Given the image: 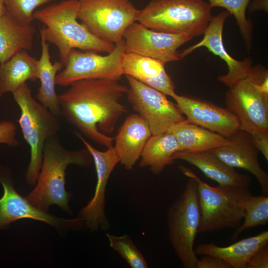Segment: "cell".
<instances>
[{"mask_svg":"<svg viewBox=\"0 0 268 268\" xmlns=\"http://www.w3.org/2000/svg\"><path fill=\"white\" fill-rule=\"evenodd\" d=\"M110 246L118 253L132 268H147L143 256L128 235L115 236L106 233Z\"/></svg>","mask_w":268,"mask_h":268,"instance_id":"obj_29","label":"cell"},{"mask_svg":"<svg viewBox=\"0 0 268 268\" xmlns=\"http://www.w3.org/2000/svg\"><path fill=\"white\" fill-rule=\"evenodd\" d=\"M56 0H4L5 9L13 17L24 23L31 24L34 12L39 6Z\"/></svg>","mask_w":268,"mask_h":268,"instance_id":"obj_30","label":"cell"},{"mask_svg":"<svg viewBox=\"0 0 268 268\" xmlns=\"http://www.w3.org/2000/svg\"><path fill=\"white\" fill-rule=\"evenodd\" d=\"M181 172L196 182L201 212L198 234L235 228L241 224L246 202L252 195L249 187H213L202 181L192 170L179 166Z\"/></svg>","mask_w":268,"mask_h":268,"instance_id":"obj_4","label":"cell"},{"mask_svg":"<svg viewBox=\"0 0 268 268\" xmlns=\"http://www.w3.org/2000/svg\"><path fill=\"white\" fill-rule=\"evenodd\" d=\"M78 0H63L34 12V19L45 25L40 29V35L58 48L64 66L73 49L107 54L115 47V44L97 37L78 22Z\"/></svg>","mask_w":268,"mask_h":268,"instance_id":"obj_3","label":"cell"},{"mask_svg":"<svg viewBox=\"0 0 268 268\" xmlns=\"http://www.w3.org/2000/svg\"><path fill=\"white\" fill-rule=\"evenodd\" d=\"M228 143L210 151L228 166L244 169L256 177L262 194H268V174L258 160L259 151L247 132L239 129L230 136Z\"/></svg>","mask_w":268,"mask_h":268,"instance_id":"obj_17","label":"cell"},{"mask_svg":"<svg viewBox=\"0 0 268 268\" xmlns=\"http://www.w3.org/2000/svg\"><path fill=\"white\" fill-rule=\"evenodd\" d=\"M225 104L237 117L240 129L249 134L268 131V95L260 92L248 75L229 87Z\"/></svg>","mask_w":268,"mask_h":268,"instance_id":"obj_13","label":"cell"},{"mask_svg":"<svg viewBox=\"0 0 268 268\" xmlns=\"http://www.w3.org/2000/svg\"><path fill=\"white\" fill-rule=\"evenodd\" d=\"M178 151V143L171 132L152 135L141 153L140 166L159 174L166 166L174 163L173 156Z\"/></svg>","mask_w":268,"mask_h":268,"instance_id":"obj_26","label":"cell"},{"mask_svg":"<svg viewBox=\"0 0 268 268\" xmlns=\"http://www.w3.org/2000/svg\"><path fill=\"white\" fill-rule=\"evenodd\" d=\"M12 94L20 110L18 123L30 150L25 179L33 186L36 183L41 169L45 142L58 134L61 124L59 117L33 97L26 82Z\"/></svg>","mask_w":268,"mask_h":268,"instance_id":"obj_6","label":"cell"},{"mask_svg":"<svg viewBox=\"0 0 268 268\" xmlns=\"http://www.w3.org/2000/svg\"><path fill=\"white\" fill-rule=\"evenodd\" d=\"M243 222L233 233L232 240H235L239 235L249 229L266 225L268 222V197L262 194L258 196H250L244 208Z\"/></svg>","mask_w":268,"mask_h":268,"instance_id":"obj_27","label":"cell"},{"mask_svg":"<svg viewBox=\"0 0 268 268\" xmlns=\"http://www.w3.org/2000/svg\"><path fill=\"white\" fill-rule=\"evenodd\" d=\"M196 268H232L225 261L215 256L203 255L197 261Z\"/></svg>","mask_w":268,"mask_h":268,"instance_id":"obj_33","label":"cell"},{"mask_svg":"<svg viewBox=\"0 0 268 268\" xmlns=\"http://www.w3.org/2000/svg\"><path fill=\"white\" fill-rule=\"evenodd\" d=\"M168 132L175 137L179 151L193 152L208 151L229 142L227 137L190 123L187 120L175 125Z\"/></svg>","mask_w":268,"mask_h":268,"instance_id":"obj_24","label":"cell"},{"mask_svg":"<svg viewBox=\"0 0 268 268\" xmlns=\"http://www.w3.org/2000/svg\"><path fill=\"white\" fill-rule=\"evenodd\" d=\"M172 98L187 121L228 137L240 129L237 117L227 108L196 97L175 94Z\"/></svg>","mask_w":268,"mask_h":268,"instance_id":"obj_16","label":"cell"},{"mask_svg":"<svg viewBox=\"0 0 268 268\" xmlns=\"http://www.w3.org/2000/svg\"><path fill=\"white\" fill-rule=\"evenodd\" d=\"M35 32L32 23L17 20L5 10L0 17V64L21 51L31 50Z\"/></svg>","mask_w":268,"mask_h":268,"instance_id":"obj_22","label":"cell"},{"mask_svg":"<svg viewBox=\"0 0 268 268\" xmlns=\"http://www.w3.org/2000/svg\"><path fill=\"white\" fill-rule=\"evenodd\" d=\"M59 95L61 116L82 134L107 148L114 138L112 133L118 119L127 112L121 102L128 87L118 80L84 79L73 82Z\"/></svg>","mask_w":268,"mask_h":268,"instance_id":"obj_1","label":"cell"},{"mask_svg":"<svg viewBox=\"0 0 268 268\" xmlns=\"http://www.w3.org/2000/svg\"><path fill=\"white\" fill-rule=\"evenodd\" d=\"M0 143L12 147L19 145L16 138V127L12 122L3 121L0 122Z\"/></svg>","mask_w":268,"mask_h":268,"instance_id":"obj_31","label":"cell"},{"mask_svg":"<svg viewBox=\"0 0 268 268\" xmlns=\"http://www.w3.org/2000/svg\"><path fill=\"white\" fill-rule=\"evenodd\" d=\"M93 161L88 149L69 150L63 146L57 134L46 141L41 169L34 189L26 197L36 208L48 212L56 204L71 214L69 202L72 195L65 188L66 172L70 164L88 167Z\"/></svg>","mask_w":268,"mask_h":268,"instance_id":"obj_2","label":"cell"},{"mask_svg":"<svg viewBox=\"0 0 268 268\" xmlns=\"http://www.w3.org/2000/svg\"><path fill=\"white\" fill-rule=\"evenodd\" d=\"M41 36V54L38 60V79L40 85L36 95V99L54 115L61 116L59 95L55 90L56 78L64 65L61 61L52 63L47 42Z\"/></svg>","mask_w":268,"mask_h":268,"instance_id":"obj_25","label":"cell"},{"mask_svg":"<svg viewBox=\"0 0 268 268\" xmlns=\"http://www.w3.org/2000/svg\"><path fill=\"white\" fill-rule=\"evenodd\" d=\"M73 133L90 153L97 174V184L93 197L81 209L77 217L91 231L108 230L110 224L105 213V191L109 177L119 163V157L113 146L101 151L93 147L79 132Z\"/></svg>","mask_w":268,"mask_h":268,"instance_id":"obj_11","label":"cell"},{"mask_svg":"<svg viewBox=\"0 0 268 268\" xmlns=\"http://www.w3.org/2000/svg\"><path fill=\"white\" fill-rule=\"evenodd\" d=\"M180 197L168 207L167 220L172 247L183 267L196 268L194 244L201 220L197 182L189 178Z\"/></svg>","mask_w":268,"mask_h":268,"instance_id":"obj_7","label":"cell"},{"mask_svg":"<svg viewBox=\"0 0 268 268\" xmlns=\"http://www.w3.org/2000/svg\"><path fill=\"white\" fill-rule=\"evenodd\" d=\"M78 19L93 35L116 44L137 21L139 10L129 0H78Z\"/></svg>","mask_w":268,"mask_h":268,"instance_id":"obj_8","label":"cell"},{"mask_svg":"<svg viewBox=\"0 0 268 268\" xmlns=\"http://www.w3.org/2000/svg\"><path fill=\"white\" fill-rule=\"evenodd\" d=\"M125 53L123 40L116 44L112 51L106 55L73 49L68 54L65 67L58 73L56 84L67 86L84 79L119 80L124 75L123 61Z\"/></svg>","mask_w":268,"mask_h":268,"instance_id":"obj_9","label":"cell"},{"mask_svg":"<svg viewBox=\"0 0 268 268\" xmlns=\"http://www.w3.org/2000/svg\"><path fill=\"white\" fill-rule=\"evenodd\" d=\"M230 15L228 11L224 10L212 16L203 34L202 39L179 53L181 60L197 49L204 47L214 55L219 56L227 64L228 72L225 75L219 76L218 80L228 87L247 77L252 67V62L250 58L237 61L227 53L224 47L223 28L226 19Z\"/></svg>","mask_w":268,"mask_h":268,"instance_id":"obj_15","label":"cell"},{"mask_svg":"<svg viewBox=\"0 0 268 268\" xmlns=\"http://www.w3.org/2000/svg\"><path fill=\"white\" fill-rule=\"evenodd\" d=\"M129 87L127 92L133 109L148 124L152 135L168 132L186 119L176 103L166 95L134 78L126 75Z\"/></svg>","mask_w":268,"mask_h":268,"instance_id":"obj_10","label":"cell"},{"mask_svg":"<svg viewBox=\"0 0 268 268\" xmlns=\"http://www.w3.org/2000/svg\"><path fill=\"white\" fill-rule=\"evenodd\" d=\"M165 64L157 59L125 52L123 61L124 75L172 97L176 94L175 87L165 70Z\"/></svg>","mask_w":268,"mask_h":268,"instance_id":"obj_19","label":"cell"},{"mask_svg":"<svg viewBox=\"0 0 268 268\" xmlns=\"http://www.w3.org/2000/svg\"><path fill=\"white\" fill-rule=\"evenodd\" d=\"M5 10L4 0H0V17L5 12Z\"/></svg>","mask_w":268,"mask_h":268,"instance_id":"obj_36","label":"cell"},{"mask_svg":"<svg viewBox=\"0 0 268 268\" xmlns=\"http://www.w3.org/2000/svg\"><path fill=\"white\" fill-rule=\"evenodd\" d=\"M193 37L186 34L157 31L136 21L126 30L123 37L126 53L138 54L165 63L179 61L177 50Z\"/></svg>","mask_w":268,"mask_h":268,"instance_id":"obj_12","label":"cell"},{"mask_svg":"<svg viewBox=\"0 0 268 268\" xmlns=\"http://www.w3.org/2000/svg\"><path fill=\"white\" fill-rule=\"evenodd\" d=\"M268 244L259 249L251 257L246 265V268H268Z\"/></svg>","mask_w":268,"mask_h":268,"instance_id":"obj_32","label":"cell"},{"mask_svg":"<svg viewBox=\"0 0 268 268\" xmlns=\"http://www.w3.org/2000/svg\"><path fill=\"white\" fill-rule=\"evenodd\" d=\"M268 244V231L242 239L226 247L213 243L200 244L194 249L197 255H211L227 262L232 268H246L251 257Z\"/></svg>","mask_w":268,"mask_h":268,"instance_id":"obj_21","label":"cell"},{"mask_svg":"<svg viewBox=\"0 0 268 268\" xmlns=\"http://www.w3.org/2000/svg\"><path fill=\"white\" fill-rule=\"evenodd\" d=\"M253 143L265 159L268 160V131H259L250 134Z\"/></svg>","mask_w":268,"mask_h":268,"instance_id":"obj_34","label":"cell"},{"mask_svg":"<svg viewBox=\"0 0 268 268\" xmlns=\"http://www.w3.org/2000/svg\"><path fill=\"white\" fill-rule=\"evenodd\" d=\"M211 9L203 0H151L139 10L137 21L155 31L194 38L203 34Z\"/></svg>","mask_w":268,"mask_h":268,"instance_id":"obj_5","label":"cell"},{"mask_svg":"<svg viewBox=\"0 0 268 268\" xmlns=\"http://www.w3.org/2000/svg\"><path fill=\"white\" fill-rule=\"evenodd\" d=\"M152 133L148 124L137 114L129 116L114 138V149L121 163L126 169L132 170Z\"/></svg>","mask_w":268,"mask_h":268,"instance_id":"obj_18","label":"cell"},{"mask_svg":"<svg viewBox=\"0 0 268 268\" xmlns=\"http://www.w3.org/2000/svg\"><path fill=\"white\" fill-rule=\"evenodd\" d=\"M38 79V60L21 51L0 64V98L12 93L28 80Z\"/></svg>","mask_w":268,"mask_h":268,"instance_id":"obj_23","label":"cell"},{"mask_svg":"<svg viewBox=\"0 0 268 268\" xmlns=\"http://www.w3.org/2000/svg\"><path fill=\"white\" fill-rule=\"evenodd\" d=\"M211 8L221 7L235 17L241 34L248 47L251 46L252 26L246 15L250 0H207Z\"/></svg>","mask_w":268,"mask_h":268,"instance_id":"obj_28","label":"cell"},{"mask_svg":"<svg viewBox=\"0 0 268 268\" xmlns=\"http://www.w3.org/2000/svg\"><path fill=\"white\" fill-rule=\"evenodd\" d=\"M0 182L3 188V194L0 199V229L24 218L42 221L61 231L78 229L83 226L84 223L78 217L65 219L36 208L16 191L9 177L0 174Z\"/></svg>","mask_w":268,"mask_h":268,"instance_id":"obj_14","label":"cell"},{"mask_svg":"<svg viewBox=\"0 0 268 268\" xmlns=\"http://www.w3.org/2000/svg\"><path fill=\"white\" fill-rule=\"evenodd\" d=\"M264 10L268 11V0H253L249 11Z\"/></svg>","mask_w":268,"mask_h":268,"instance_id":"obj_35","label":"cell"},{"mask_svg":"<svg viewBox=\"0 0 268 268\" xmlns=\"http://www.w3.org/2000/svg\"><path fill=\"white\" fill-rule=\"evenodd\" d=\"M173 159L184 160L198 168L209 179L219 186H242L249 187L251 178L249 175L237 172L217 158L210 151L193 152L179 151Z\"/></svg>","mask_w":268,"mask_h":268,"instance_id":"obj_20","label":"cell"}]
</instances>
